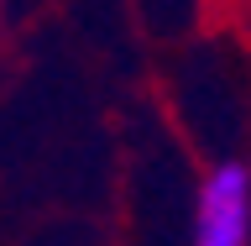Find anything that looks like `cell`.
Segmentation results:
<instances>
[{
  "mask_svg": "<svg viewBox=\"0 0 251 246\" xmlns=\"http://www.w3.org/2000/svg\"><path fill=\"white\" fill-rule=\"evenodd\" d=\"M188 246H251V168L246 163H215L199 178Z\"/></svg>",
  "mask_w": 251,
  "mask_h": 246,
  "instance_id": "obj_1",
  "label": "cell"
},
{
  "mask_svg": "<svg viewBox=\"0 0 251 246\" xmlns=\"http://www.w3.org/2000/svg\"><path fill=\"white\" fill-rule=\"evenodd\" d=\"M0 27H5V0H0Z\"/></svg>",
  "mask_w": 251,
  "mask_h": 246,
  "instance_id": "obj_2",
  "label": "cell"
}]
</instances>
